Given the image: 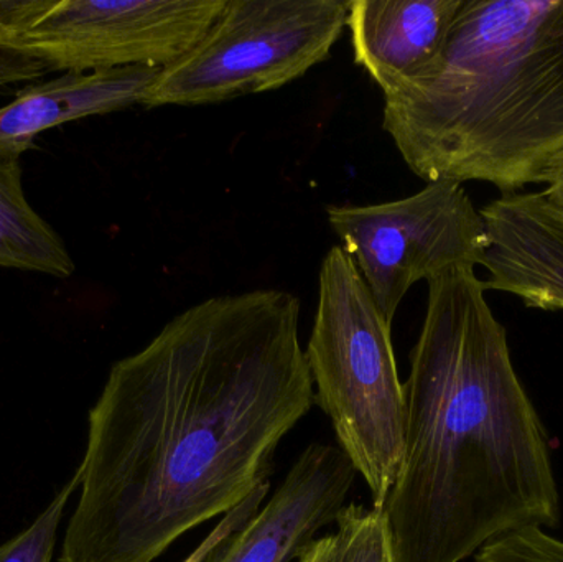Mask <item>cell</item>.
<instances>
[{
  "label": "cell",
  "instance_id": "obj_1",
  "mask_svg": "<svg viewBox=\"0 0 563 562\" xmlns=\"http://www.w3.org/2000/svg\"><path fill=\"white\" fill-rule=\"evenodd\" d=\"M298 323L285 290L211 297L114 363L58 561L154 562L271 484L282 439L314 403Z\"/></svg>",
  "mask_w": 563,
  "mask_h": 562
},
{
  "label": "cell",
  "instance_id": "obj_2",
  "mask_svg": "<svg viewBox=\"0 0 563 562\" xmlns=\"http://www.w3.org/2000/svg\"><path fill=\"white\" fill-rule=\"evenodd\" d=\"M429 284L410 353L404 459L383 511L393 562H462L498 538L555 528L548 436L475 267Z\"/></svg>",
  "mask_w": 563,
  "mask_h": 562
},
{
  "label": "cell",
  "instance_id": "obj_3",
  "mask_svg": "<svg viewBox=\"0 0 563 562\" xmlns=\"http://www.w3.org/2000/svg\"><path fill=\"white\" fill-rule=\"evenodd\" d=\"M383 95L384 131L427 184L541 185L563 154V0H463L439 56Z\"/></svg>",
  "mask_w": 563,
  "mask_h": 562
},
{
  "label": "cell",
  "instance_id": "obj_4",
  "mask_svg": "<svg viewBox=\"0 0 563 562\" xmlns=\"http://www.w3.org/2000/svg\"><path fill=\"white\" fill-rule=\"evenodd\" d=\"M305 359L338 448L369 487L373 507L383 508L402 465L406 396L390 322L341 246L321 263Z\"/></svg>",
  "mask_w": 563,
  "mask_h": 562
},
{
  "label": "cell",
  "instance_id": "obj_5",
  "mask_svg": "<svg viewBox=\"0 0 563 562\" xmlns=\"http://www.w3.org/2000/svg\"><path fill=\"white\" fill-rule=\"evenodd\" d=\"M346 0H227L203 38L162 69L141 106H200L279 89L330 56Z\"/></svg>",
  "mask_w": 563,
  "mask_h": 562
},
{
  "label": "cell",
  "instance_id": "obj_6",
  "mask_svg": "<svg viewBox=\"0 0 563 562\" xmlns=\"http://www.w3.org/2000/svg\"><path fill=\"white\" fill-rule=\"evenodd\" d=\"M227 0H0V49L46 71L167 68L210 29Z\"/></svg>",
  "mask_w": 563,
  "mask_h": 562
},
{
  "label": "cell",
  "instance_id": "obj_7",
  "mask_svg": "<svg viewBox=\"0 0 563 562\" xmlns=\"http://www.w3.org/2000/svg\"><path fill=\"white\" fill-rule=\"evenodd\" d=\"M328 221L390 323L413 284L482 266L488 247L482 211L452 181L386 203L330 207Z\"/></svg>",
  "mask_w": 563,
  "mask_h": 562
},
{
  "label": "cell",
  "instance_id": "obj_8",
  "mask_svg": "<svg viewBox=\"0 0 563 562\" xmlns=\"http://www.w3.org/2000/svg\"><path fill=\"white\" fill-rule=\"evenodd\" d=\"M340 448L308 445L291 465L269 504L203 562H290L336 524L356 478Z\"/></svg>",
  "mask_w": 563,
  "mask_h": 562
},
{
  "label": "cell",
  "instance_id": "obj_9",
  "mask_svg": "<svg viewBox=\"0 0 563 562\" xmlns=\"http://www.w3.org/2000/svg\"><path fill=\"white\" fill-rule=\"evenodd\" d=\"M479 211L488 233L486 289L563 310V208L539 190L501 195Z\"/></svg>",
  "mask_w": 563,
  "mask_h": 562
},
{
  "label": "cell",
  "instance_id": "obj_10",
  "mask_svg": "<svg viewBox=\"0 0 563 562\" xmlns=\"http://www.w3.org/2000/svg\"><path fill=\"white\" fill-rule=\"evenodd\" d=\"M463 0H351L346 26L354 62L387 91L442 52Z\"/></svg>",
  "mask_w": 563,
  "mask_h": 562
},
{
  "label": "cell",
  "instance_id": "obj_11",
  "mask_svg": "<svg viewBox=\"0 0 563 562\" xmlns=\"http://www.w3.org/2000/svg\"><path fill=\"white\" fill-rule=\"evenodd\" d=\"M164 68L128 66L92 73H63L33 82L0 108V151L25 154L42 132L91 115L142 104Z\"/></svg>",
  "mask_w": 563,
  "mask_h": 562
},
{
  "label": "cell",
  "instance_id": "obj_12",
  "mask_svg": "<svg viewBox=\"0 0 563 562\" xmlns=\"http://www.w3.org/2000/svg\"><path fill=\"white\" fill-rule=\"evenodd\" d=\"M22 154L0 151V267L66 279L75 261L23 190Z\"/></svg>",
  "mask_w": 563,
  "mask_h": 562
},
{
  "label": "cell",
  "instance_id": "obj_13",
  "mask_svg": "<svg viewBox=\"0 0 563 562\" xmlns=\"http://www.w3.org/2000/svg\"><path fill=\"white\" fill-rule=\"evenodd\" d=\"M336 530L314 540L298 562H393L386 520L379 508L346 505Z\"/></svg>",
  "mask_w": 563,
  "mask_h": 562
},
{
  "label": "cell",
  "instance_id": "obj_14",
  "mask_svg": "<svg viewBox=\"0 0 563 562\" xmlns=\"http://www.w3.org/2000/svg\"><path fill=\"white\" fill-rule=\"evenodd\" d=\"M79 488V474L75 472L65 487L55 495L52 504L38 515L22 533L0 544V562H52L58 531L69 498Z\"/></svg>",
  "mask_w": 563,
  "mask_h": 562
},
{
  "label": "cell",
  "instance_id": "obj_15",
  "mask_svg": "<svg viewBox=\"0 0 563 562\" xmlns=\"http://www.w3.org/2000/svg\"><path fill=\"white\" fill-rule=\"evenodd\" d=\"M271 484L263 485L260 491L254 492L253 495L246 498L240 507L231 510L230 514L224 515L223 520L217 525L213 531L205 538L203 543L190 554L184 562H203L217 550L220 544H223L228 538L233 537L241 527L247 524L254 515L260 511L267 492H269Z\"/></svg>",
  "mask_w": 563,
  "mask_h": 562
},
{
  "label": "cell",
  "instance_id": "obj_16",
  "mask_svg": "<svg viewBox=\"0 0 563 562\" xmlns=\"http://www.w3.org/2000/svg\"><path fill=\"white\" fill-rule=\"evenodd\" d=\"M495 541L531 562H563V541L542 528H526Z\"/></svg>",
  "mask_w": 563,
  "mask_h": 562
},
{
  "label": "cell",
  "instance_id": "obj_17",
  "mask_svg": "<svg viewBox=\"0 0 563 562\" xmlns=\"http://www.w3.org/2000/svg\"><path fill=\"white\" fill-rule=\"evenodd\" d=\"M46 73L35 59L0 49V89L16 82L35 81Z\"/></svg>",
  "mask_w": 563,
  "mask_h": 562
},
{
  "label": "cell",
  "instance_id": "obj_18",
  "mask_svg": "<svg viewBox=\"0 0 563 562\" xmlns=\"http://www.w3.org/2000/svg\"><path fill=\"white\" fill-rule=\"evenodd\" d=\"M541 185H544L541 190L542 194L563 208V154L548 168L544 177H542Z\"/></svg>",
  "mask_w": 563,
  "mask_h": 562
},
{
  "label": "cell",
  "instance_id": "obj_19",
  "mask_svg": "<svg viewBox=\"0 0 563 562\" xmlns=\"http://www.w3.org/2000/svg\"><path fill=\"white\" fill-rule=\"evenodd\" d=\"M476 562H531L525 558L518 557L512 551L506 550L498 541H492L485 548L476 553Z\"/></svg>",
  "mask_w": 563,
  "mask_h": 562
}]
</instances>
